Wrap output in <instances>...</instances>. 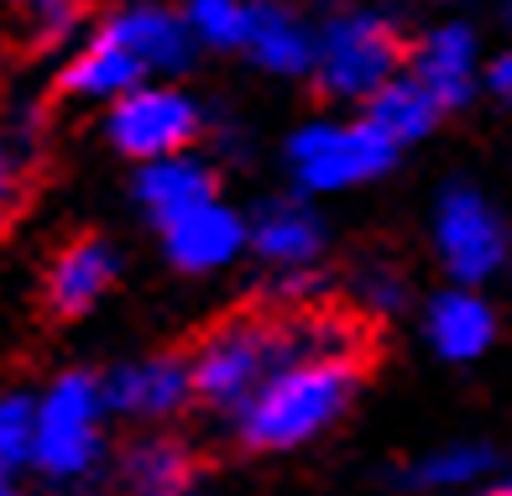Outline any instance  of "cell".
<instances>
[{"instance_id":"e0dca14e","label":"cell","mask_w":512,"mask_h":496,"mask_svg":"<svg viewBox=\"0 0 512 496\" xmlns=\"http://www.w3.org/2000/svg\"><path fill=\"white\" fill-rule=\"evenodd\" d=\"M439 115H445V110H439V105H434L408 74H398L387 89H377V94L366 100V115H361V121L377 131L392 152H398V147H408V141L429 136Z\"/></svg>"},{"instance_id":"ac0fdd59","label":"cell","mask_w":512,"mask_h":496,"mask_svg":"<svg viewBox=\"0 0 512 496\" xmlns=\"http://www.w3.org/2000/svg\"><path fill=\"white\" fill-rule=\"evenodd\" d=\"M194 460L178 439H136L126 450V491L131 496H189Z\"/></svg>"},{"instance_id":"9a60e30c","label":"cell","mask_w":512,"mask_h":496,"mask_svg":"<svg viewBox=\"0 0 512 496\" xmlns=\"http://www.w3.org/2000/svg\"><path fill=\"white\" fill-rule=\"evenodd\" d=\"M115 282V251L95 235L74 241L58 262H53V277H48V293H53V309L58 314H84L105 298V288Z\"/></svg>"},{"instance_id":"d6986e66","label":"cell","mask_w":512,"mask_h":496,"mask_svg":"<svg viewBox=\"0 0 512 496\" xmlns=\"http://www.w3.org/2000/svg\"><path fill=\"white\" fill-rule=\"evenodd\" d=\"M183 32L194 47H215V53H246V32H251V6L236 0H194L183 11Z\"/></svg>"},{"instance_id":"603a6c76","label":"cell","mask_w":512,"mask_h":496,"mask_svg":"<svg viewBox=\"0 0 512 496\" xmlns=\"http://www.w3.org/2000/svg\"><path fill=\"white\" fill-rule=\"evenodd\" d=\"M361 298L371 303V309H398V303H403V282L377 267V272L361 277Z\"/></svg>"},{"instance_id":"9c48e42d","label":"cell","mask_w":512,"mask_h":496,"mask_svg":"<svg viewBox=\"0 0 512 496\" xmlns=\"http://www.w3.org/2000/svg\"><path fill=\"white\" fill-rule=\"evenodd\" d=\"M162 246L178 272H215L225 262H236L246 246V220L230 204L209 199L189 215H178L173 225H162Z\"/></svg>"},{"instance_id":"52a82bcc","label":"cell","mask_w":512,"mask_h":496,"mask_svg":"<svg viewBox=\"0 0 512 496\" xmlns=\"http://www.w3.org/2000/svg\"><path fill=\"white\" fill-rule=\"evenodd\" d=\"M105 131L126 157H136L147 168V162L189 152V141L199 136V105L173 84H142L110 105Z\"/></svg>"},{"instance_id":"3957f363","label":"cell","mask_w":512,"mask_h":496,"mask_svg":"<svg viewBox=\"0 0 512 496\" xmlns=\"http://www.w3.org/2000/svg\"><path fill=\"white\" fill-rule=\"evenodd\" d=\"M105 444V392L95 376L68 371L37 397L32 465L53 481H84Z\"/></svg>"},{"instance_id":"30bf717a","label":"cell","mask_w":512,"mask_h":496,"mask_svg":"<svg viewBox=\"0 0 512 496\" xmlns=\"http://www.w3.org/2000/svg\"><path fill=\"white\" fill-rule=\"evenodd\" d=\"M105 32L121 42V53L136 63V74H142L147 84L157 74H178V68L194 58V42H189V32H183V16L157 11V6H131L121 16H110Z\"/></svg>"},{"instance_id":"8992f818","label":"cell","mask_w":512,"mask_h":496,"mask_svg":"<svg viewBox=\"0 0 512 496\" xmlns=\"http://www.w3.org/2000/svg\"><path fill=\"white\" fill-rule=\"evenodd\" d=\"M434 246L455 288H476V282L497 277L507 262V225L481 188L450 183L434 204Z\"/></svg>"},{"instance_id":"ba28073f","label":"cell","mask_w":512,"mask_h":496,"mask_svg":"<svg viewBox=\"0 0 512 496\" xmlns=\"http://www.w3.org/2000/svg\"><path fill=\"white\" fill-rule=\"evenodd\" d=\"M476 74H481V47H476V32L465 27V21H445V27L424 32L413 47V58H408V79L424 89L439 110L471 100Z\"/></svg>"},{"instance_id":"44dd1931","label":"cell","mask_w":512,"mask_h":496,"mask_svg":"<svg viewBox=\"0 0 512 496\" xmlns=\"http://www.w3.org/2000/svg\"><path fill=\"white\" fill-rule=\"evenodd\" d=\"M37 444V397L32 392H0V470L32 465Z\"/></svg>"},{"instance_id":"d4e9b609","label":"cell","mask_w":512,"mask_h":496,"mask_svg":"<svg viewBox=\"0 0 512 496\" xmlns=\"http://www.w3.org/2000/svg\"><path fill=\"white\" fill-rule=\"evenodd\" d=\"M16 178H21V168H16V147L6 136H0V215L11 209V199H16Z\"/></svg>"},{"instance_id":"ffe728a7","label":"cell","mask_w":512,"mask_h":496,"mask_svg":"<svg viewBox=\"0 0 512 496\" xmlns=\"http://www.w3.org/2000/svg\"><path fill=\"white\" fill-rule=\"evenodd\" d=\"M486 470H492V450L486 444H445L413 465V486H429V491H460V486H476Z\"/></svg>"},{"instance_id":"484cf974","label":"cell","mask_w":512,"mask_h":496,"mask_svg":"<svg viewBox=\"0 0 512 496\" xmlns=\"http://www.w3.org/2000/svg\"><path fill=\"white\" fill-rule=\"evenodd\" d=\"M0 496H21V491H16V481L6 476V470H0Z\"/></svg>"},{"instance_id":"4fadbf2b","label":"cell","mask_w":512,"mask_h":496,"mask_svg":"<svg viewBox=\"0 0 512 496\" xmlns=\"http://www.w3.org/2000/svg\"><path fill=\"white\" fill-rule=\"evenodd\" d=\"M424 329H429V345L445 361H476L497 340V314L476 288H450L429 303Z\"/></svg>"},{"instance_id":"4316f807","label":"cell","mask_w":512,"mask_h":496,"mask_svg":"<svg viewBox=\"0 0 512 496\" xmlns=\"http://www.w3.org/2000/svg\"><path fill=\"white\" fill-rule=\"evenodd\" d=\"M481 496H512V476H507V481H497L492 491H481Z\"/></svg>"},{"instance_id":"7c38bea8","label":"cell","mask_w":512,"mask_h":496,"mask_svg":"<svg viewBox=\"0 0 512 496\" xmlns=\"http://www.w3.org/2000/svg\"><path fill=\"white\" fill-rule=\"evenodd\" d=\"M251 246L262 251V262H272L277 272H309L324 251V225L309 204L298 199H272L256 209L251 220Z\"/></svg>"},{"instance_id":"8fae6325","label":"cell","mask_w":512,"mask_h":496,"mask_svg":"<svg viewBox=\"0 0 512 496\" xmlns=\"http://www.w3.org/2000/svg\"><path fill=\"white\" fill-rule=\"evenodd\" d=\"M105 392V408H121L131 418H168L194 397L189 387V361H173V356H142L110 376L100 387Z\"/></svg>"},{"instance_id":"2e32d148","label":"cell","mask_w":512,"mask_h":496,"mask_svg":"<svg viewBox=\"0 0 512 496\" xmlns=\"http://www.w3.org/2000/svg\"><path fill=\"white\" fill-rule=\"evenodd\" d=\"M246 53H251V63H262L267 74H309L314 68V32L277 6H251Z\"/></svg>"},{"instance_id":"7402d4cb","label":"cell","mask_w":512,"mask_h":496,"mask_svg":"<svg viewBox=\"0 0 512 496\" xmlns=\"http://www.w3.org/2000/svg\"><path fill=\"white\" fill-rule=\"evenodd\" d=\"M74 27H79V11L63 6V0H53V6H32V32L42 42H68Z\"/></svg>"},{"instance_id":"6da1fadb","label":"cell","mask_w":512,"mask_h":496,"mask_svg":"<svg viewBox=\"0 0 512 496\" xmlns=\"http://www.w3.org/2000/svg\"><path fill=\"white\" fill-rule=\"evenodd\" d=\"M351 392H356L351 356H304L293 345V361L241 408V439L251 450H298L351 408Z\"/></svg>"},{"instance_id":"5bb4252c","label":"cell","mask_w":512,"mask_h":496,"mask_svg":"<svg viewBox=\"0 0 512 496\" xmlns=\"http://www.w3.org/2000/svg\"><path fill=\"white\" fill-rule=\"evenodd\" d=\"M136 199H142V209L157 225H173L178 215H189V209L215 199V173L189 152L162 157V162H147V168L136 173Z\"/></svg>"},{"instance_id":"7a4b0ae2","label":"cell","mask_w":512,"mask_h":496,"mask_svg":"<svg viewBox=\"0 0 512 496\" xmlns=\"http://www.w3.org/2000/svg\"><path fill=\"white\" fill-rule=\"evenodd\" d=\"M288 361H293V329L267 324V319H230L220 329H209L204 345L194 350L189 387L204 403L241 413Z\"/></svg>"},{"instance_id":"277c9868","label":"cell","mask_w":512,"mask_h":496,"mask_svg":"<svg viewBox=\"0 0 512 496\" xmlns=\"http://www.w3.org/2000/svg\"><path fill=\"white\" fill-rule=\"evenodd\" d=\"M403 68L398 32L371 11H345L330 16L314 32V74L335 100H371L387 89Z\"/></svg>"},{"instance_id":"cb8c5ba5","label":"cell","mask_w":512,"mask_h":496,"mask_svg":"<svg viewBox=\"0 0 512 496\" xmlns=\"http://www.w3.org/2000/svg\"><path fill=\"white\" fill-rule=\"evenodd\" d=\"M486 89H492L497 100L512 110V47H507V53H497L492 63H486Z\"/></svg>"},{"instance_id":"5b68a950","label":"cell","mask_w":512,"mask_h":496,"mask_svg":"<svg viewBox=\"0 0 512 496\" xmlns=\"http://www.w3.org/2000/svg\"><path fill=\"white\" fill-rule=\"evenodd\" d=\"M387 141L366 121H309L288 141V168L309 194H340V188L371 183L392 168Z\"/></svg>"}]
</instances>
